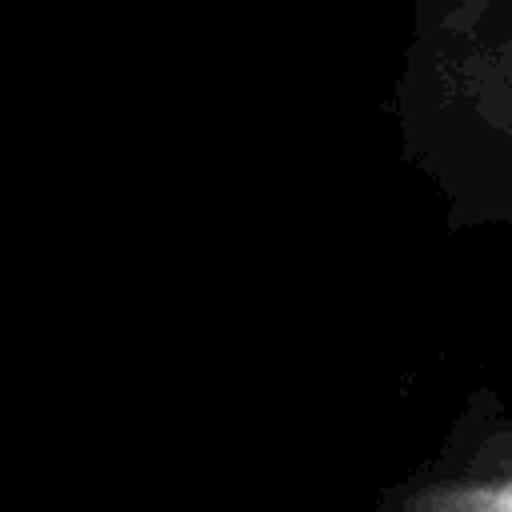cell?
<instances>
[{
	"mask_svg": "<svg viewBox=\"0 0 512 512\" xmlns=\"http://www.w3.org/2000/svg\"><path fill=\"white\" fill-rule=\"evenodd\" d=\"M396 512H512V428L464 444L396 492Z\"/></svg>",
	"mask_w": 512,
	"mask_h": 512,
	"instance_id": "obj_1",
	"label": "cell"
}]
</instances>
